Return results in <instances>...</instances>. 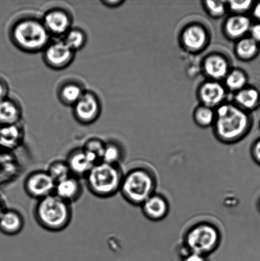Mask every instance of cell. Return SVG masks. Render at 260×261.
<instances>
[{"instance_id": "obj_11", "label": "cell", "mask_w": 260, "mask_h": 261, "mask_svg": "<svg viewBox=\"0 0 260 261\" xmlns=\"http://www.w3.org/2000/svg\"><path fill=\"white\" fill-rule=\"evenodd\" d=\"M71 175L80 178L85 176L97 163L100 162L95 156L81 148H76L68 153L66 158Z\"/></svg>"}, {"instance_id": "obj_23", "label": "cell", "mask_w": 260, "mask_h": 261, "mask_svg": "<svg viewBox=\"0 0 260 261\" xmlns=\"http://www.w3.org/2000/svg\"><path fill=\"white\" fill-rule=\"evenodd\" d=\"M123 159V149L118 143L112 140L106 142L101 161L111 165H120Z\"/></svg>"}, {"instance_id": "obj_9", "label": "cell", "mask_w": 260, "mask_h": 261, "mask_svg": "<svg viewBox=\"0 0 260 261\" xmlns=\"http://www.w3.org/2000/svg\"><path fill=\"white\" fill-rule=\"evenodd\" d=\"M75 54L63 40L53 41L43 50V59L48 67L54 70H62L73 63Z\"/></svg>"}, {"instance_id": "obj_15", "label": "cell", "mask_w": 260, "mask_h": 261, "mask_svg": "<svg viewBox=\"0 0 260 261\" xmlns=\"http://www.w3.org/2000/svg\"><path fill=\"white\" fill-rule=\"evenodd\" d=\"M22 116V107L10 97L0 101V125L2 126L19 124Z\"/></svg>"}, {"instance_id": "obj_38", "label": "cell", "mask_w": 260, "mask_h": 261, "mask_svg": "<svg viewBox=\"0 0 260 261\" xmlns=\"http://www.w3.org/2000/svg\"><path fill=\"white\" fill-rule=\"evenodd\" d=\"M5 208L1 200H0V217H1L3 212L5 211Z\"/></svg>"}, {"instance_id": "obj_27", "label": "cell", "mask_w": 260, "mask_h": 261, "mask_svg": "<svg viewBox=\"0 0 260 261\" xmlns=\"http://www.w3.org/2000/svg\"><path fill=\"white\" fill-rule=\"evenodd\" d=\"M256 51V42L252 38L242 40L237 46V53L242 58H250L255 55Z\"/></svg>"}, {"instance_id": "obj_29", "label": "cell", "mask_w": 260, "mask_h": 261, "mask_svg": "<svg viewBox=\"0 0 260 261\" xmlns=\"http://www.w3.org/2000/svg\"><path fill=\"white\" fill-rule=\"evenodd\" d=\"M195 119L201 126H208L213 121V112L208 107H200L196 112Z\"/></svg>"}, {"instance_id": "obj_35", "label": "cell", "mask_w": 260, "mask_h": 261, "mask_svg": "<svg viewBox=\"0 0 260 261\" xmlns=\"http://www.w3.org/2000/svg\"><path fill=\"white\" fill-rule=\"evenodd\" d=\"M251 33L252 39L255 42H260V24L254 25L251 28Z\"/></svg>"}, {"instance_id": "obj_14", "label": "cell", "mask_w": 260, "mask_h": 261, "mask_svg": "<svg viewBox=\"0 0 260 261\" xmlns=\"http://www.w3.org/2000/svg\"><path fill=\"white\" fill-rule=\"evenodd\" d=\"M24 219L17 210L6 209L0 217V232L7 236H15L24 228Z\"/></svg>"}, {"instance_id": "obj_19", "label": "cell", "mask_w": 260, "mask_h": 261, "mask_svg": "<svg viewBox=\"0 0 260 261\" xmlns=\"http://www.w3.org/2000/svg\"><path fill=\"white\" fill-rule=\"evenodd\" d=\"M206 73L211 77L219 79L224 77L228 72V64L225 59L220 56H211L205 63Z\"/></svg>"}, {"instance_id": "obj_7", "label": "cell", "mask_w": 260, "mask_h": 261, "mask_svg": "<svg viewBox=\"0 0 260 261\" xmlns=\"http://www.w3.org/2000/svg\"><path fill=\"white\" fill-rule=\"evenodd\" d=\"M72 107L74 117L76 121L82 125L94 123L99 118L102 112L100 99L92 91L85 90L82 96Z\"/></svg>"}, {"instance_id": "obj_6", "label": "cell", "mask_w": 260, "mask_h": 261, "mask_svg": "<svg viewBox=\"0 0 260 261\" xmlns=\"http://www.w3.org/2000/svg\"><path fill=\"white\" fill-rule=\"evenodd\" d=\"M216 135L221 141L232 143L240 139L248 127V117L233 105H225L218 110Z\"/></svg>"}, {"instance_id": "obj_28", "label": "cell", "mask_w": 260, "mask_h": 261, "mask_svg": "<svg viewBox=\"0 0 260 261\" xmlns=\"http://www.w3.org/2000/svg\"><path fill=\"white\" fill-rule=\"evenodd\" d=\"M246 83V76L241 71L234 70L226 76V84L231 90H241Z\"/></svg>"}, {"instance_id": "obj_20", "label": "cell", "mask_w": 260, "mask_h": 261, "mask_svg": "<svg viewBox=\"0 0 260 261\" xmlns=\"http://www.w3.org/2000/svg\"><path fill=\"white\" fill-rule=\"evenodd\" d=\"M225 28L226 33L230 37H241L250 28V21L246 17L235 15L229 18L226 21Z\"/></svg>"}, {"instance_id": "obj_36", "label": "cell", "mask_w": 260, "mask_h": 261, "mask_svg": "<svg viewBox=\"0 0 260 261\" xmlns=\"http://www.w3.org/2000/svg\"><path fill=\"white\" fill-rule=\"evenodd\" d=\"M252 154L254 161L260 165V140L254 145Z\"/></svg>"}, {"instance_id": "obj_16", "label": "cell", "mask_w": 260, "mask_h": 261, "mask_svg": "<svg viewBox=\"0 0 260 261\" xmlns=\"http://www.w3.org/2000/svg\"><path fill=\"white\" fill-rule=\"evenodd\" d=\"M85 91L83 86L78 82L67 81L59 88L58 99L64 106L73 107L80 99Z\"/></svg>"}, {"instance_id": "obj_22", "label": "cell", "mask_w": 260, "mask_h": 261, "mask_svg": "<svg viewBox=\"0 0 260 261\" xmlns=\"http://www.w3.org/2000/svg\"><path fill=\"white\" fill-rule=\"evenodd\" d=\"M24 137V129L19 124L2 126L0 138L3 142L10 146L19 144Z\"/></svg>"}, {"instance_id": "obj_4", "label": "cell", "mask_w": 260, "mask_h": 261, "mask_svg": "<svg viewBox=\"0 0 260 261\" xmlns=\"http://www.w3.org/2000/svg\"><path fill=\"white\" fill-rule=\"evenodd\" d=\"M156 186L154 174L146 168H136L124 175L119 192L129 203L141 206L155 193Z\"/></svg>"}, {"instance_id": "obj_17", "label": "cell", "mask_w": 260, "mask_h": 261, "mask_svg": "<svg viewBox=\"0 0 260 261\" xmlns=\"http://www.w3.org/2000/svg\"><path fill=\"white\" fill-rule=\"evenodd\" d=\"M200 96L206 107L211 108L218 106L223 100L225 91L220 84L211 82L204 84L200 89Z\"/></svg>"}, {"instance_id": "obj_10", "label": "cell", "mask_w": 260, "mask_h": 261, "mask_svg": "<svg viewBox=\"0 0 260 261\" xmlns=\"http://www.w3.org/2000/svg\"><path fill=\"white\" fill-rule=\"evenodd\" d=\"M42 20L50 36H65L72 28V16L67 10L61 8L48 10Z\"/></svg>"}, {"instance_id": "obj_25", "label": "cell", "mask_w": 260, "mask_h": 261, "mask_svg": "<svg viewBox=\"0 0 260 261\" xmlns=\"http://www.w3.org/2000/svg\"><path fill=\"white\" fill-rule=\"evenodd\" d=\"M258 92L253 89H241L236 94V100L244 108L251 109L256 106L258 100Z\"/></svg>"}, {"instance_id": "obj_37", "label": "cell", "mask_w": 260, "mask_h": 261, "mask_svg": "<svg viewBox=\"0 0 260 261\" xmlns=\"http://www.w3.org/2000/svg\"><path fill=\"white\" fill-rule=\"evenodd\" d=\"M254 15L256 18L260 19V3L256 5L254 10Z\"/></svg>"}, {"instance_id": "obj_31", "label": "cell", "mask_w": 260, "mask_h": 261, "mask_svg": "<svg viewBox=\"0 0 260 261\" xmlns=\"http://www.w3.org/2000/svg\"><path fill=\"white\" fill-rule=\"evenodd\" d=\"M229 7L233 11L241 13L249 9L252 4L251 1H230L228 2Z\"/></svg>"}, {"instance_id": "obj_13", "label": "cell", "mask_w": 260, "mask_h": 261, "mask_svg": "<svg viewBox=\"0 0 260 261\" xmlns=\"http://www.w3.org/2000/svg\"><path fill=\"white\" fill-rule=\"evenodd\" d=\"M141 208L142 213L148 219L157 222L162 221L167 216L169 204L164 196L154 193L141 204Z\"/></svg>"}, {"instance_id": "obj_18", "label": "cell", "mask_w": 260, "mask_h": 261, "mask_svg": "<svg viewBox=\"0 0 260 261\" xmlns=\"http://www.w3.org/2000/svg\"><path fill=\"white\" fill-rule=\"evenodd\" d=\"M207 36L203 28L192 25L185 31L183 35L185 47L191 51L199 50L205 46Z\"/></svg>"}, {"instance_id": "obj_8", "label": "cell", "mask_w": 260, "mask_h": 261, "mask_svg": "<svg viewBox=\"0 0 260 261\" xmlns=\"http://www.w3.org/2000/svg\"><path fill=\"white\" fill-rule=\"evenodd\" d=\"M55 181L47 170H35L25 178L23 187L30 198L40 200L54 193Z\"/></svg>"}, {"instance_id": "obj_24", "label": "cell", "mask_w": 260, "mask_h": 261, "mask_svg": "<svg viewBox=\"0 0 260 261\" xmlns=\"http://www.w3.org/2000/svg\"><path fill=\"white\" fill-rule=\"evenodd\" d=\"M47 171L55 183L71 175L70 168L66 161H53L48 166Z\"/></svg>"}, {"instance_id": "obj_33", "label": "cell", "mask_w": 260, "mask_h": 261, "mask_svg": "<svg viewBox=\"0 0 260 261\" xmlns=\"http://www.w3.org/2000/svg\"><path fill=\"white\" fill-rule=\"evenodd\" d=\"M9 86L4 79L0 78V101L9 97Z\"/></svg>"}, {"instance_id": "obj_26", "label": "cell", "mask_w": 260, "mask_h": 261, "mask_svg": "<svg viewBox=\"0 0 260 261\" xmlns=\"http://www.w3.org/2000/svg\"><path fill=\"white\" fill-rule=\"evenodd\" d=\"M105 143L104 141L98 138H92L86 141L82 148L84 150L91 153L98 159L99 161H101L103 156Z\"/></svg>"}, {"instance_id": "obj_39", "label": "cell", "mask_w": 260, "mask_h": 261, "mask_svg": "<svg viewBox=\"0 0 260 261\" xmlns=\"http://www.w3.org/2000/svg\"><path fill=\"white\" fill-rule=\"evenodd\" d=\"M259 208H260V203H259Z\"/></svg>"}, {"instance_id": "obj_3", "label": "cell", "mask_w": 260, "mask_h": 261, "mask_svg": "<svg viewBox=\"0 0 260 261\" xmlns=\"http://www.w3.org/2000/svg\"><path fill=\"white\" fill-rule=\"evenodd\" d=\"M124 174L120 165L100 161L85 176L86 186L94 196L109 198L120 191Z\"/></svg>"}, {"instance_id": "obj_1", "label": "cell", "mask_w": 260, "mask_h": 261, "mask_svg": "<svg viewBox=\"0 0 260 261\" xmlns=\"http://www.w3.org/2000/svg\"><path fill=\"white\" fill-rule=\"evenodd\" d=\"M50 37L42 20L35 17L17 20L10 31V39L15 47L30 54L44 50L50 42Z\"/></svg>"}, {"instance_id": "obj_2", "label": "cell", "mask_w": 260, "mask_h": 261, "mask_svg": "<svg viewBox=\"0 0 260 261\" xmlns=\"http://www.w3.org/2000/svg\"><path fill=\"white\" fill-rule=\"evenodd\" d=\"M33 214L35 221L43 229L60 232L70 225L73 209L71 204L53 194L37 201Z\"/></svg>"}, {"instance_id": "obj_5", "label": "cell", "mask_w": 260, "mask_h": 261, "mask_svg": "<svg viewBox=\"0 0 260 261\" xmlns=\"http://www.w3.org/2000/svg\"><path fill=\"white\" fill-rule=\"evenodd\" d=\"M221 234L218 227L209 222L194 225L185 234L184 247L188 252L208 257L218 249Z\"/></svg>"}, {"instance_id": "obj_34", "label": "cell", "mask_w": 260, "mask_h": 261, "mask_svg": "<svg viewBox=\"0 0 260 261\" xmlns=\"http://www.w3.org/2000/svg\"><path fill=\"white\" fill-rule=\"evenodd\" d=\"M124 2L122 0H104V1L101 2L103 6L109 8V9H115L123 4Z\"/></svg>"}, {"instance_id": "obj_30", "label": "cell", "mask_w": 260, "mask_h": 261, "mask_svg": "<svg viewBox=\"0 0 260 261\" xmlns=\"http://www.w3.org/2000/svg\"><path fill=\"white\" fill-rule=\"evenodd\" d=\"M206 7L213 16L220 17L225 14V5L223 1L206 2Z\"/></svg>"}, {"instance_id": "obj_12", "label": "cell", "mask_w": 260, "mask_h": 261, "mask_svg": "<svg viewBox=\"0 0 260 261\" xmlns=\"http://www.w3.org/2000/svg\"><path fill=\"white\" fill-rule=\"evenodd\" d=\"M83 192L81 178L71 175L56 182L53 194L63 200L72 204L81 198Z\"/></svg>"}, {"instance_id": "obj_21", "label": "cell", "mask_w": 260, "mask_h": 261, "mask_svg": "<svg viewBox=\"0 0 260 261\" xmlns=\"http://www.w3.org/2000/svg\"><path fill=\"white\" fill-rule=\"evenodd\" d=\"M63 41L69 48L76 53L85 47L88 42V35L80 28H72L64 36Z\"/></svg>"}, {"instance_id": "obj_32", "label": "cell", "mask_w": 260, "mask_h": 261, "mask_svg": "<svg viewBox=\"0 0 260 261\" xmlns=\"http://www.w3.org/2000/svg\"><path fill=\"white\" fill-rule=\"evenodd\" d=\"M182 261H207V257L188 252L185 249L184 255H182Z\"/></svg>"}]
</instances>
